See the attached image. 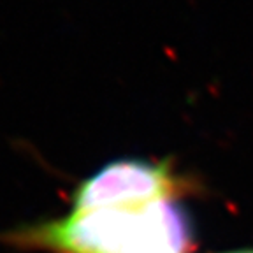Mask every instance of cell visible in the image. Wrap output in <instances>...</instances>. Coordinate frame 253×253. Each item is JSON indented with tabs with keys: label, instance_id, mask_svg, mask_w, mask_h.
Wrapping results in <instances>:
<instances>
[{
	"label": "cell",
	"instance_id": "1",
	"mask_svg": "<svg viewBox=\"0 0 253 253\" xmlns=\"http://www.w3.org/2000/svg\"><path fill=\"white\" fill-rule=\"evenodd\" d=\"M44 253H192L194 229L178 201L71 211L5 236Z\"/></svg>",
	"mask_w": 253,
	"mask_h": 253
},
{
	"label": "cell",
	"instance_id": "2",
	"mask_svg": "<svg viewBox=\"0 0 253 253\" xmlns=\"http://www.w3.org/2000/svg\"><path fill=\"white\" fill-rule=\"evenodd\" d=\"M188 186L167 162L125 158L100 167L84 179L74 192L72 211L179 201Z\"/></svg>",
	"mask_w": 253,
	"mask_h": 253
},
{
	"label": "cell",
	"instance_id": "3",
	"mask_svg": "<svg viewBox=\"0 0 253 253\" xmlns=\"http://www.w3.org/2000/svg\"><path fill=\"white\" fill-rule=\"evenodd\" d=\"M221 253H253V248H248V250H234V252H221Z\"/></svg>",
	"mask_w": 253,
	"mask_h": 253
}]
</instances>
